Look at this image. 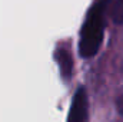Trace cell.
<instances>
[{
  "label": "cell",
  "instance_id": "cell-2",
  "mask_svg": "<svg viewBox=\"0 0 123 122\" xmlns=\"http://www.w3.org/2000/svg\"><path fill=\"white\" fill-rule=\"evenodd\" d=\"M87 118H89L87 93L85 88H79L72 99L67 122H87Z\"/></svg>",
  "mask_w": 123,
  "mask_h": 122
},
{
  "label": "cell",
  "instance_id": "cell-3",
  "mask_svg": "<svg viewBox=\"0 0 123 122\" xmlns=\"http://www.w3.org/2000/svg\"><path fill=\"white\" fill-rule=\"evenodd\" d=\"M55 59L59 63V68H60L62 76L63 78H70L72 76V70H73V59H72V55L67 49L64 47H59L57 52L55 53Z\"/></svg>",
  "mask_w": 123,
  "mask_h": 122
},
{
  "label": "cell",
  "instance_id": "cell-5",
  "mask_svg": "<svg viewBox=\"0 0 123 122\" xmlns=\"http://www.w3.org/2000/svg\"><path fill=\"white\" fill-rule=\"evenodd\" d=\"M116 108H117L119 114L123 115V95H120V96L116 99Z\"/></svg>",
  "mask_w": 123,
  "mask_h": 122
},
{
  "label": "cell",
  "instance_id": "cell-1",
  "mask_svg": "<svg viewBox=\"0 0 123 122\" xmlns=\"http://www.w3.org/2000/svg\"><path fill=\"white\" fill-rule=\"evenodd\" d=\"M107 0H97L89 10L80 32L79 50L83 58L94 56L102 45L105 32V9Z\"/></svg>",
  "mask_w": 123,
  "mask_h": 122
},
{
  "label": "cell",
  "instance_id": "cell-4",
  "mask_svg": "<svg viewBox=\"0 0 123 122\" xmlns=\"http://www.w3.org/2000/svg\"><path fill=\"white\" fill-rule=\"evenodd\" d=\"M112 19L116 25H123V0H115L112 9Z\"/></svg>",
  "mask_w": 123,
  "mask_h": 122
}]
</instances>
